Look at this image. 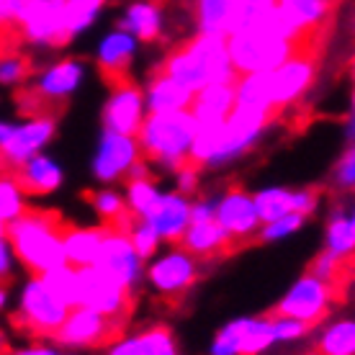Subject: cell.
<instances>
[{
    "instance_id": "cell-43",
    "label": "cell",
    "mask_w": 355,
    "mask_h": 355,
    "mask_svg": "<svg viewBox=\"0 0 355 355\" xmlns=\"http://www.w3.org/2000/svg\"><path fill=\"white\" fill-rule=\"evenodd\" d=\"M306 216H302V214H286V216H281V219H273V222H266L260 224V240L263 242H278V240H286V237H291V234H296V232L302 230V224Z\"/></svg>"
},
{
    "instance_id": "cell-58",
    "label": "cell",
    "mask_w": 355,
    "mask_h": 355,
    "mask_svg": "<svg viewBox=\"0 0 355 355\" xmlns=\"http://www.w3.org/2000/svg\"><path fill=\"white\" fill-rule=\"evenodd\" d=\"M0 234H6V224L0 222Z\"/></svg>"
},
{
    "instance_id": "cell-13",
    "label": "cell",
    "mask_w": 355,
    "mask_h": 355,
    "mask_svg": "<svg viewBox=\"0 0 355 355\" xmlns=\"http://www.w3.org/2000/svg\"><path fill=\"white\" fill-rule=\"evenodd\" d=\"M270 116L273 114L263 111V108H250V106L232 108V114L227 116V121L222 124V142H219V150H216L211 168L227 165L234 157L245 155L263 137Z\"/></svg>"
},
{
    "instance_id": "cell-40",
    "label": "cell",
    "mask_w": 355,
    "mask_h": 355,
    "mask_svg": "<svg viewBox=\"0 0 355 355\" xmlns=\"http://www.w3.org/2000/svg\"><path fill=\"white\" fill-rule=\"evenodd\" d=\"M124 234L129 237V242H132V248L137 250V255L147 263L150 258H155L157 252H160L162 248V240L160 234L152 230L150 224L144 222V219H129V224L124 227Z\"/></svg>"
},
{
    "instance_id": "cell-11",
    "label": "cell",
    "mask_w": 355,
    "mask_h": 355,
    "mask_svg": "<svg viewBox=\"0 0 355 355\" xmlns=\"http://www.w3.org/2000/svg\"><path fill=\"white\" fill-rule=\"evenodd\" d=\"M78 286H80L78 306H88V309L126 327L134 293H129L124 286H119L106 273H101L96 266L78 268Z\"/></svg>"
},
{
    "instance_id": "cell-4",
    "label": "cell",
    "mask_w": 355,
    "mask_h": 355,
    "mask_svg": "<svg viewBox=\"0 0 355 355\" xmlns=\"http://www.w3.org/2000/svg\"><path fill=\"white\" fill-rule=\"evenodd\" d=\"M88 64L80 57H60L54 62L44 64L42 70L31 72L28 83L24 85L28 114H52L49 108H62L80 85L85 83Z\"/></svg>"
},
{
    "instance_id": "cell-30",
    "label": "cell",
    "mask_w": 355,
    "mask_h": 355,
    "mask_svg": "<svg viewBox=\"0 0 355 355\" xmlns=\"http://www.w3.org/2000/svg\"><path fill=\"white\" fill-rule=\"evenodd\" d=\"M108 0H64V39L72 44L78 36L96 26Z\"/></svg>"
},
{
    "instance_id": "cell-29",
    "label": "cell",
    "mask_w": 355,
    "mask_h": 355,
    "mask_svg": "<svg viewBox=\"0 0 355 355\" xmlns=\"http://www.w3.org/2000/svg\"><path fill=\"white\" fill-rule=\"evenodd\" d=\"M275 6L284 10L288 21L304 36L320 28L332 10V0H275Z\"/></svg>"
},
{
    "instance_id": "cell-41",
    "label": "cell",
    "mask_w": 355,
    "mask_h": 355,
    "mask_svg": "<svg viewBox=\"0 0 355 355\" xmlns=\"http://www.w3.org/2000/svg\"><path fill=\"white\" fill-rule=\"evenodd\" d=\"M273 343V320H248L245 338H242V355H258Z\"/></svg>"
},
{
    "instance_id": "cell-33",
    "label": "cell",
    "mask_w": 355,
    "mask_h": 355,
    "mask_svg": "<svg viewBox=\"0 0 355 355\" xmlns=\"http://www.w3.org/2000/svg\"><path fill=\"white\" fill-rule=\"evenodd\" d=\"M160 196H162V188L157 186V180H155L152 175L129 178V180H126L124 201H126V209H129V214H132L134 219L147 216V211L157 204Z\"/></svg>"
},
{
    "instance_id": "cell-47",
    "label": "cell",
    "mask_w": 355,
    "mask_h": 355,
    "mask_svg": "<svg viewBox=\"0 0 355 355\" xmlns=\"http://www.w3.org/2000/svg\"><path fill=\"white\" fill-rule=\"evenodd\" d=\"M335 180H338L340 188L355 191V142H353V147L340 157L338 168H335Z\"/></svg>"
},
{
    "instance_id": "cell-22",
    "label": "cell",
    "mask_w": 355,
    "mask_h": 355,
    "mask_svg": "<svg viewBox=\"0 0 355 355\" xmlns=\"http://www.w3.org/2000/svg\"><path fill=\"white\" fill-rule=\"evenodd\" d=\"M103 350H106V355H180L173 332L162 324L144 327L139 332H132V335L121 332Z\"/></svg>"
},
{
    "instance_id": "cell-50",
    "label": "cell",
    "mask_w": 355,
    "mask_h": 355,
    "mask_svg": "<svg viewBox=\"0 0 355 355\" xmlns=\"http://www.w3.org/2000/svg\"><path fill=\"white\" fill-rule=\"evenodd\" d=\"M214 211H216L214 198H196V201H191V222H209V219H214Z\"/></svg>"
},
{
    "instance_id": "cell-14",
    "label": "cell",
    "mask_w": 355,
    "mask_h": 355,
    "mask_svg": "<svg viewBox=\"0 0 355 355\" xmlns=\"http://www.w3.org/2000/svg\"><path fill=\"white\" fill-rule=\"evenodd\" d=\"M147 263L150 266H144V278L160 296H178V293L188 291L198 278V263L180 245L157 252Z\"/></svg>"
},
{
    "instance_id": "cell-10",
    "label": "cell",
    "mask_w": 355,
    "mask_h": 355,
    "mask_svg": "<svg viewBox=\"0 0 355 355\" xmlns=\"http://www.w3.org/2000/svg\"><path fill=\"white\" fill-rule=\"evenodd\" d=\"M139 160H142V150L137 137L101 129V137L90 157V175L101 186H114L119 180H126L129 170Z\"/></svg>"
},
{
    "instance_id": "cell-20",
    "label": "cell",
    "mask_w": 355,
    "mask_h": 355,
    "mask_svg": "<svg viewBox=\"0 0 355 355\" xmlns=\"http://www.w3.org/2000/svg\"><path fill=\"white\" fill-rule=\"evenodd\" d=\"M142 219L160 234L162 242L178 245L183 232L191 224V198L178 193V191H162L157 204L152 206L147 216H142Z\"/></svg>"
},
{
    "instance_id": "cell-17",
    "label": "cell",
    "mask_w": 355,
    "mask_h": 355,
    "mask_svg": "<svg viewBox=\"0 0 355 355\" xmlns=\"http://www.w3.org/2000/svg\"><path fill=\"white\" fill-rule=\"evenodd\" d=\"M314 72H317V62L311 54H306V46H299L286 62L270 70V101L275 111L296 103L309 90Z\"/></svg>"
},
{
    "instance_id": "cell-34",
    "label": "cell",
    "mask_w": 355,
    "mask_h": 355,
    "mask_svg": "<svg viewBox=\"0 0 355 355\" xmlns=\"http://www.w3.org/2000/svg\"><path fill=\"white\" fill-rule=\"evenodd\" d=\"M28 209V196L10 170H0V222L8 227Z\"/></svg>"
},
{
    "instance_id": "cell-19",
    "label": "cell",
    "mask_w": 355,
    "mask_h": 355,
    "mask_svg": "<svg viewBox=\"0 0 355 355\" xmlns=\"http://www.w3.org/2000/svg\"><path fill=\"white\" fill-rule=\"evenodd\" d=\"M214 219L230 234L232 245L248 240V237H252L260 230V216H258V209H255V201L245 191H230V193H224L216 201Z\"/></svg>"
},
{
    "instance_id": "cell-8",
    "label": "cell",
    "mask_w": 355,
    "mask_h": 355,
    "mask_svg": "<svg viewBox=\"0 0 355 355\" xmlns=\"http://www.w3.org/2000/svg\"><path fill=\"white\" fill-rule=\"evenodd\" d=\"M121 332H124V324L108 320V317L88 309V306H72L49 343H54V345L62 347V350L83 353V350L106 347Z\"/></svg>"
},
{
    "instance_id": "cell-48",
    "label": "cell",
    "mask_w": 355,
    "mask_h": 355,
    "mask_svg": "<svg viewBox=\"0 0 355 355\" xmlns=\"http://www.w3.org/2000/svg\"><path fill=\"white\" fill-rule=\"evenodd\" d=\"M18 260L13 255V248L8 242V234H0V284H8L16 273Z\"/></svg>"
},
{
    "instance_id": "cell-55",
    "label": "cell",
    "mask_w": 355,
    "mask_h": 355,
    "mask_svg": "<svg viewBox=\"0 0 355 355\" xmlns=\"http://www.w3.org/2000/svg\"><path fill=\"white\" fill-rule=\"evenodd\" d=\"M10 350V345H8V335H6V329L0 327V355H6Z\"/></svg>"
},
{
    "instance_id": "cell-3",
    "label": "cell",
    "mask_w": 355,
    "mask_h": 355,
    "mask_svg": "<svg viewBox=\"0 0 355 355\" xmlns=\"http://www.w3.org/2000/svg\"><path fill=\"white\" fill-rule=\"evenodd\" d=\"M196 129H198V124H196L191 111L147 114L139 132H137L142 157L157 168L175 173L180 165L188 162Z\"/></svg>"
},
{
    "instance_id": "cell-57",
    "label": "cell",
    "mask_w": 355,
    "mask_h": 355,
    "mask_svg": "<svg viewBox=\"0 0 355 355\" xmlns=\"http://www.w3.org/2000/svg\"><path fill=\"white\" fill-rule=\"evenodd\" d=\"M60 355H80V353H72V350H62Z\"/></svg>"
},
{
    "instance_id": "cell-56",
    "label": "cell",
    "mask_w": 355,
    "mask_h": 355,
    "mask_svg": "<svg viewBox=\"0 0 355 355\" xmlns=\"http://www.w3.org/2000/svg\"><path fill=\"white\" fill-rule=\"evenodd\" d=\"M353 78H355V62H353ZM353 111H355V90H353Z\"/></svg>"
},
{
    "instance_id": "cell-18",
    "label": "cell",
    "mask_w": 355,
    "mask_h": 355,
    "mask_svg": "<svg viewBox=\"0 0 355 355\" xmlns=\"http://www.w3.org/2000/svg\"><path fill=\"white\" fill-rule=\"evenodd\" d=\"M137 52H139V42L132 34H126L124 28L116 26L98 39L93 62H96L98 72L114 85V83L129 80L126 75L137 60Z\"/></svg>"
},
{
    "instance_id": "cell-53",
    "label": "cell",
    "mask_w": 355,
    "mask_h": 355,
    "mask_svg": "<svg viewBox=\"0 0 355 355\" xmlns=\"http://www.w3.org/2000/svg\"><path fill=\"white\" fill-rule=\"evenodd\" d=\"M10 306V288L6 284H0V311H6Z\"/></svg>"
},
{
    "instance_id": "cell-16",
    "label": "cell",
    "mask_w": 355,
    "mask_h": 355,
    "mask_svg": "<svg viewBox=\"0 0 355 355\" xmlns=\"http://www.w3.org/2000/svg\"><path fill=\"white\" fill-rule=\"evenodd\" d=\"M332 302V284H324L317 275H304L288 288L284 299L275 306V317L299 320L304 324H311L324 317Z\"/></svg>"
},
{
    "instance_id": "cell-21",
    "label": "cell",
    "mask_w": 355,
    "mask_h": 355,
    "mask_svg": "<svg viewBox=\"0 0 355 355\" xmlns=\"http://www.w3.org/2000/svg\"><path fill=\"white\" fill-rule=\"evenodd\" d=\"M16 180L21 183V188L26 191V196L39 198V196H52L57 193L64 183V168L60 160H54L52 155L39 152L34 157H28L24 165H18L13 170Z\"/></svg>"
},
{
    "instance_id": "cell-26",
    "label": "cell",
    "mask_w": 355,
    "mask_h": 355,
    "mask_svg": "<svg viewBox=\"0 0 355 355\" xmlns=\"http://www.w3.org/2000/svg\"><path fill=\"white\" fill-rule=\"evenodd\" d=\"M106 224H96V227H85V224H70L62 232V248L64 260L72 268H88L96 263L101 242L106 237Z\"/></svg>"
},
{
    "instance_id": "cell-31",
    "label": "cell",
    "mask_w": 355,
    "mask_h": 355,
    "mask_svg": "<svg viewBox=\"0 0 355 355\" xmlns=\"http://www.w3.org/2000/svg\"><path fill=\"white\" fill-rule=\"evenodd\" d=\"M234 96H237V106L263 108L273 114V101H270V70L268 72H248V75H237L234 80Z\"/></svg>"
},
{
    "instance_id": "cell-42",
    "label": "cell",
    "mask_w": 355,
    "mask_h": 355,
    "mask_svg": "<svg viewBox=\"0 0 355 355\" xmlns=\"http://www.w3.org/2000/svg\"><path fill=\"white\" fill-rule=\"evenodd\" d=\"M245 324L248 320H234L219 329L214 338L209 355H242V338H245Z\"/></svg>"
},
{
    "instance_id": "cell-60",
    "label": "cell",
    "mask_w": 355,
    "mask_h": 355,
    "mask_svg": "<svg viewBox=\"0 0 355 355\" xmlns=\"http://www.w3.org/2000/svg\"><path fill=\"white\" fill-rule=\"evenodd\" d=\"M311 355H317V353H311Z\"/></svg>"
},
{
    "instance_id": "cell-1",
    "label": "cell",
    "mask_w": 355,
    "mask_h": 355,
    "mask_svg": "<svg viewBox=\"0 0 355 355\" xmlns=\"http://www.w3.org/2000/svg\"><path fill=\"white\" fill-rule=\"evenodd\" d=\"M64 227L67 222L57 211L28 206L16 222L6 227L18 266H24L31 275H44L64 266L67 263L62 248Z\"/></svg>"
},
{
    "instance_id": "cell-35",
    "label": "cell",
    "mask_w": 355,
    "mask_h": 355,
    "mask_svg": "<svg viewBox=\"0 0 355 355\" xmlns=\"http://www.w3.org/2000/svg\"><path fill=\"white\" fill-rule=\"evenodd\" d=\"M252 201H255V209H258L260 224L281 219V216L293 211V191L281 186L263 188V191H258V193L252 196Z\"/></svg>"
},
{
    "instance_id": "cell-5",
    "label": "cell",
    "mask_w": 355,
    "mask_h": 355,
    "mask_svg": "<svg viewBox=\"0 0 355 355\" xmlns=\"http://www.w3.org/2000/svg\"><path fill=\"white\" fill-rule=\"evenodd\" d=\"M70 306L62 304L44 284L42 275H31L18 286L13 327L31 340H52V335L64 322Z\"/></svg>"
},
{
    "instance_id": "cell-12",
    "label": "cell",
    "mask_w": 355,
    "mask_h": 355,
    "mask_svg": "<svg viewBox=\"0 0 355 355\" xmlns=\"http://www.w3.org/2000/svg\"><path fill=\"white\" fill-rule=\"evenodd\" d=\"M93 266L101 273H106L108 278H114L119 286H124L129 293H137V288L144 281V260L137 255V250L132 248L124 232L114 230V227L106 230V237L101 242Z\"/></svg>"
},
{
    "instance_id": "cell-15",
    "label": "cell",
    "mask_w": 355,
    "mask_h": 355,
    "mask_svg": "<svg viewBox=\"0 0 355 355\" xmlns=\"http://www.w3.org/2000/svg\"><path fill=\"white\" fill-rule=\"evenodd\" d=\"M144 116H147L144 90L132 80L114 83L108 98L103 101V111H101L103 129L137 137V132H139V126H142V121H144Z\"/></svg>"
},
{
    "instance_id": "cell-36",
    "label": "cell",
    "mask_w": 355,
    "mask_h": 355,
    "mask_svg": "<svg viewBox=\"0 0 355 355\" xmlns=\"http://www.w3.org/2000/svg\"><path fill=\"white\" fill-rule=\"evenodd\" d=\"M327 252L347 260L355 252V224L343 211H335L327 224Z\"/></svg>"
},
{
    "instance_id": "cell-45",
    "label": "cell",
    "mask_w": 355,
    "mask_h": 355,
    "mask_svg": "<svg viewBox=\"0 0 355 355\" xmlns=\"http://www.w3.org/2000/svg\"><path fill=\"white\" fill-rule=\"evenodd\" d=\"M309 324H304L299 320H288V317H273V338L275 343H291L306 335Z\"/></svg>"
},
{
    "instance_id": "cell-27",
    "label": "cell",
    "mask_w": 355,
    "mask_h": 355,
    "mask_svg": "<svg viewBox=\"0 0 355 355\" xmlns=\"http://www.w3.org/2000/svg\"><path fill=\"white\" fill-rule=\"evenodd\" d=\"M180 248L191 252L193 258H209V255H219V252H227L232 248L230 234L219 227L216 219H209V222H191L188 230L183 232V237L178 242Z\"/></svg>"
},
{
    "instance_id": "cell-49",
    "label": "cell",
    "mask_w": 355,
    "mask_h": 355,
    "mask_svg": "<svg viewBox=\"0 0 355 355\" xmlns=\"http://www.w3.org/2000/svg\"><path fill=\"white\" fill-rule=\"evenodd\" d=\"M60 353H62V347H57L54 343H46V340H31V343H26V345L8 350L6 355H60Z\"/></svg>"
},
{
    "instance_id": "cell-59",
    "label": "cell",
    "mask_w": 355,
    "mask_h": 355,
    "mask_svg": "<svg viewBox=\"0 0 355 355\" xmlns=\"http://www.w3.org/2000/svg\"><path fill=\"white\" fill-rule=\"evenodd\" d=\"M350 219H353V224H355V206H353V214H350Z\"/></svg>"
},
{
    "instance_id": "cell-28",
    "label": "cell",
    "mask_w": 355,
    "mask_h": 355,
    "mask_svg": "<svg viewBox=\"0 0 355 355\" xmlns=\"http://www.w3.org/2000/svg\"><path fill=\"white\" fill-rule=\"evenodd\" d=\"M88 204H90V211L101 219V224L114 227V230L124 232V227L132 219V214L126 209L124 193L116 191L114 186H101L98 191H93L88 196Z\"/></svg>"
},
{
    "instance_id": "cell-39",
    "label": "cell",
    "mask_w": 355,
    "mask_h": 355,
    "mask_svg": "<svg viewBox=\"0 0 355 355\" xmlns=\"http://www.w3.org/2000/svg\"><path fill=\"white\" fill-rule=\"evenodd\" d=\"M31 60L21 52L0 54V88L21 90L31 78Z\"/></svg>"
},
{
    "instance_id": "cell-44",
    "label": "cell",
    "mask_w": 355,
    "mask_h": 355,
    "mask_svg": "<svg viewBox=\"0 0 355 355\" xmlns=\"http://www.w3.org/2000/svg\"><path fill=\"white\" fill-rule=\"evenodd\" d=\"M343 263L345 260L335 258L332 252H322V255H317L314 258V263H311V275H317L320 281H324V284H335L338 281L340 270H343Z\"/></svg>"
},
{
    "instance_id": "cell-2",
    "label": "cell",
    "mask_w": 355,
    "mask_h": 355,
    "mask_svg": "<svg viewBox=\"0 0 355 355\" xmlns=\"http://www.w3.org/2000/svg\"><path fill=\"white\" fill-rule=\"evenodd\" d=\"M160 70L178 80L191 93L209 88L214 83H234L237 72L232 67L227 36L196 34L162 60Z\"/></svg>"
},
{
    "instance_id": "cell-32",
    "label": "cell",
    "mask_w": 355,
    "mask_h": 355,
    "mask_svg": "<svg viewBox=\"0 0 355 355\" xmlns=\"http://www.w3.org/2000/svg\"><path fill=\"white\" fill-rule=\"evenodd\" d=\"M237 0H196V24L198 34H230V21Z\"/></svg>"
},
{
    "instance_id": "cell-23",
    "label": "cell",
    "mask_w": 355,
    "mask_h": 355,
    "mask_svg": "<svg viewBox=\"0 0 355 355\" xmlns=\"http://www.w3.org/2000/svg\"><path fill=\"white\" fill-rule=\"evenodd\" d=\"M116 26L124 28L126 34H132L139 44H152L160 39L162 28H165L162 6L155 0H132L124 6Z\"/></svg>"
},
{
    "instance_id": "cell-37",
    "label": "cell",
    "mask_w": 355,
    "mask_h": 355,
    "mask_svg": "<svg viewBox=\"0 0 355 355\" xmlns=\"http://www.w3.org/2000/svg\"><path fill=\"white\" fill-rule=\"evenodd\" d=\"M320 355H355V322L343 320L329 324L320 340Z\"/></svg>"
},
{
    "instance_id": "cell-24",
    "label": "cell",
    "mask_w": 355,
    "mask_h": 355,
    "mask_svg": "<svg viewBox=\"0 0 355 355\" xmlns=\"http://www.w3.org/2000/svg\"><path fill=\"white\" fill-rule=\"evenodd\" d=\"M237 106V96H234V83H214L209 88L193 93L191 101V114H193L198 126H216L224 124L232 108Z\"/></svg>"
},
{
    "instance_id": "cell-51",
    "label": "cell",
    "mask_w": 355,
    "mask_h": 355,
    "mask_svg": "<svg viewBox=\"0 0 355 355\" xmlns=\"http://www.w3.org/2000/svg\"><path fill=\"white\" fill-rule=\"evenodd\" d=\"M317 209V193L314 191H293V211L309 216Z\"/></svg>"
},
{
    "instance_id": "cell-38",
    "label": "cell",
    "mask_w": 355,
    "mask_h": 355,
    "mask_svg": "<svg viewBox=\"0 0 355 355\" xmlns=\"http://www.w3.org/2000/svg\"><path fill=\"white\" fill-rule=\"evenodd\" d=\"M42 278H44V284L49 286V291H52L60 302L67 304L70 309L78 306V293H80V286H78V268H72L64 263V266L44 273Z\"/></svg>"
},
{
    "instance_id": "cell-54",
    "label": "cell",
    "mask_w": 355,
    "mask_h": 355,
    "mask_svg": "<svg viewBox=\"0 0 355 355\" xmlns=\"http://www.w3.org/2000/svg\"><path fill=\"white\" fill-rule=\"evenodd\" d=\"M345 134H347V139H350V142H355V111L350 114V119H347V129H345Z\"/></svg>"
},
{
    "instance_id": "cell-52",
    "label": "cell",
    "mask_w": 355,
    "mask_h": 355,
    "mask_svg": "<svg viewBox=\"0 0 355 355\" xmlns=\"http://www.w3.org/2000/svg\"><path fill=\"white\" fill-rule=\"evenodd\" d=\"M26 0H0V28L13 26Z\"/></svg>"
},
{
    "instance_id": "cell-46",
    "label": "cell",
    "mask_w": 355,
    "mask_h": 355,
    "mask_svg": "<svg viewBox=\"0 0 355 355\" xmlns=\"http://www.w3.org/2000/svg\"><path fill=\"white\" fill-rule=\"evenodd\" d=\"M201 168H196V165H191V162H186V165H180V168L173 173L175 175V191L183 196H193L196 191H198V183H201V173H198Z\"/></svg>"
},
{
    "instance_id": "cell-9",
    "label": "cell",
    "mask_w": 355,
    "mask_h": 355,
    "mask_svg": "<svg viewBox=\"0 0 355 355\" xmlns=\"http://www.w3.org/2000/svg\"><path fill=\"white\" fill-rule=\"evenodd\" d=\"M13 28L34 49H62L67 46L64 0H26Z\"/></svg>"
},
{
    "instance_id": "cell-25",
    "label": "cell",
    "mask_w": 355,
    "mask_h": 355,
    "mask_svg": "<svg viewBox=\"0 0 355 355\" xmlns=\"http://www.w3.org/2000/svg\"><path fill=\"white\" fill-rule=\"evenodd\" d=\"M144 106L147 114H170V111H188L193 93L183 88L178 80H173L170 75L157 70L150 75V80L144 85Z\"/></svg>"
},
{
    "instance_id": "cell-6",
    "label": "cell",
    "mask_w": 355,
    "mask_h": 355,
    "mask_svg": "<svg viewBox=\"0 0 355 355\" xmlns=\"http://www.w3.org/2000/svg\"><path fill=\"white\" fill-rule=\"evenodd\" d=\"M57 137L54 114H26L21 119H0V170H13L28 157L44 152Z\"/></svg>"
},
{
    "instance_id": "cell-7",
    "label": "cell",
    "mask_w": 355,
    "mask_h": 355,
    "mask_svg": "<svg viewBox=\"0 0 355 355\" xmlns=\"http://www.w3.org/2000/svg\"><path fill=\"white\" fill-rule=\"evenodd\" d=\"M227 49H230V60L234 72L237 75H248V72L275 70L278 64L286 62L299 49V44L266 34L258 26H248L227 36Z\"/></svg>"
}]
</instances>
